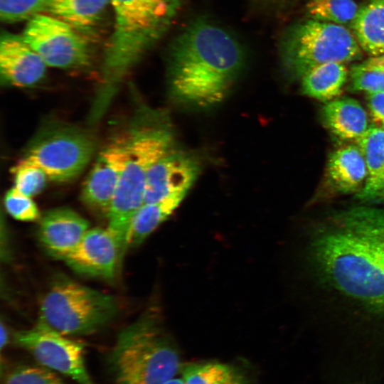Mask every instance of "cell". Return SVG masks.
Returning a JSON list of instances; mask_svg holds the SVG:
<instances>
[{"label":"cell","mask_w":384,"mask_h":384,"mask_svg":"<svg viewBox=\"0 0 384 384\" xmlns=\"http://www.w3.org/2000/svg\"><path fill=\"white\" fill-rule=\"evenodd\" d=\"M47 67L22 35L1 33L0 74L2 85L18 87L33 86L43 79Z\"/></svg>","instance_id":"obj_14"},{"label":"cell","mask_w":384,"mask_h":384,"mask_svg":"<svg viewBox=\"0 0 384 384\" xmlns=\"http://www.w3.org/2000/svg\"><path fill=\"white\" fill-rule=\"evenodd\" d=\"M348 73L344 63H329L316 66L300 78L302 92L318 100L329 102L341 95Z\"/></svg>","instance_id":"obj_21"},{"label":"cell","mask_w":384,"mask_h":384,"mask_svg":"<svg viewBox=\"0 0 384 384\" xmlns=\"http://www.w3.org/2000/svg\"><path fill=\"white\" fill-rule=\"evenodd\" d=\"M359 8L354 0H309L306 12L309 18L350 27Z\"/></svg>","instance_id":"obj_24"},{"label":"cell","mask_w":384,"mask_h":384,"mask_svg":"<svg viewBox=\"0 0 384 384\" xmlns=\"http://www.w3.org/2000/svg\"><path fill=\"white\" fill-rule=\"evenodd\" d=\"M109 4L110 0H50L46 13L63 20L91 39Z\"/></svg>","instance_id":"obj_19"},{"label":"cell","mask_w":384,"mask_h":384,"mask_svg":"<svg viewBox=\"0 0 384 384\" xmlns=\"http://www.w3.org/2000/svg\"><path fill=\"white\" fill-rule=\"evenodd\" d=\"M193 155L175 149L161 157L149 170L144 204L160 201L176 194H187L200 172Z\"/></svg>","instance_id":"obj_12"},{"label":"cell","mask_w":384,"mask_h":384,"mask_svg":"<svg viewBox=\"0 0 384 384\" xmlns=\"http://www.w3.org/2000/svg\"><path fill=\"white\" fill-rule=\"evenodd\" d=\"M322 115L328 129L342 140L356 142L370 127L366 110L353 98H336L327 102Z\"/></svg>","instance_id":"obj_18"},{"label":"cell","mask_w":384,"mask_h":384,"mask_svg":"<svg viewBox=\"0 0 384 384\" xmlns=\"http://www.w3.org/2000/svg\"><path fill=\"white\" fill-rule=\"evenodd\" d=\"M6 211L15 219L21 221H34L38 219L39 212L31 197L15 187L9 189L4 198Z\"/></svg>","instance_id":"obj_29"},{"label":"cell","mask_w":384,"mask_h":384,"mask_svg":"<svg viewBox=\"0 0 384 384\" xmlns=\"http://www.w3.org/2000/svg\"><path fill=\"white\" fill-rule=\"evenodd\" d=\"M22 36L47 66L74 69L90 63V39L48 13L36 14L27 21Z\"/></svg>","instance_id":"obj_9"},{"label":"cell","mask_w":384,"mask_h":384,"mask_svg":"<svg viewBox=\"0 0 384 384\" xmlns=\"http://www.w3.org/2000/svg\"><path fill=\"white\" fill-rule=\"evenodd\" d=\"M127 156L125 133L115 137L99 153L81 193L83 202L92 210L108 215Z\"/></svg>","instance_id":"obj_11"},{"label":"cell","mask_w":384,"mask_h":384,"mask_svg":"<svg viewBox=\"0 0 384 384\" xmlns=\"http://www.w3.org/2000/svg\"><path fill=\"white\" fill-rule=\"evenodd\" d=\"M120 258L110 231L94 228L88 230L79 244L61 260L78 274L111 279Z\"/></svg>","instance_id":"obj_13"},{"label":"cell","mask_w":384,"mask_h":384,"mask_svg":"<svg viewBox=\"0 0 384 384\" xmlns=\"http://www.w3.org/2000/svg\"><path fill=\"white\" fill-rule=\"evenodd\" d=\"M186 194H176L160 201L143 204L131 225L129 245L137 246L155 230L178 208Z\"/></svg>","instance_id":"obj_22"},{"label":"cell","mask_w":384,"mask_h":384,"mask_svg":"<svg viewBox=\"0 0 384 384\" xmlns=\"http://www.w3.org/2000/svg\"><path fill=\"white\" fill-rule=\"evenodd\" d=\"M238 40L221 26L198 20L185 28L170 52L171 96L186 106L210 108L227 96L245 64Z\"/></svg>","instance_id":"obj_2"},{"label":"cell","mask_w":384,"mask_h":384,"mask_svg":"<svg viewBox=\"0 0 384 384\" xmlns=\"http://www.w3.org/2000/svg\"><path fill=\"white\" fill-rule=\"evenodd\" d=\"M125 132L127 156L108 213V230L120 253L129 246L133 218L144 204L146 180L150 168L174 149L169 119L160 111L140 108Z\"/></svg>","instance_id":"obj_4"},{"label":"cell","mask_w":384,"mask_h":384,"mask_svg":"<svg viewBox=\"0 0 384 384\" xmlns=\"http://www.w3.org/2000/svg\"><path fill=\"white\" fill-rule=\"evenodd\" d=\"M14 187L23 194L31 197L39 193L45 187L48 178L39 167L18 163L13 169Z\"/></svg>","instance_id":"obj_28"},{"label":"cell","mask_w":384,"mask_h":384,"mask_svg":"<svg viewBox=\"0 0 384 384\" xmlns=\"http://www.w3.org/2000/svg\"><path fill=\"white\" fill-rule=\"evenodd\" d=\"M366 102L373 127L384 129V92L366 93Z\"/></svg>","instance_id":"obj_30"},{"label":"cell","mask_w":384,"mask_h":384,"mask_svg":"<svg viewBox=\"0 0 384 384\" xmlns=\"http://www.w3.org/2000/svg\"><path fill=\"white\" fill-rule=\"evenodd\" d=\"M310 253L324 282L384 316V208L356 206L337 213L316 230Z\"/></svg>","instance_id":"obj_1"},{"label":"cell","mask_w":384,"mask_h":384,"mask_svg":"<svg viewBox=\"0 0 384 384\" xmlns=\"http://www.w3.org/2000/svg\"><path fill=\"white\" fill-rule=\"evenodd\" d=\"M107 363L115 384H165L182 366L154 309L119 333Z\"/></svg>","instance_id":"obj_5"},{"label":"cell","mask_w":384,"mask_h":384,"mask_svg":"<svg viewBox=\"0 0 384 384\" xmlns=\"http://www.w3.org/2000/svg\"><path fill=\"white\" fill-rule=\"evenodd\" d=\"M356 144L367 167L366 181L356 196L366 203L384 205V129L370 127Z\"/></svg>","instance_id":"obj_17"},{"label":"cell","mask_w":384,"mask_h":384,"mask_svg":"<svg viewBox=\"0 0 384 384\" xmlns=\"http://www.w3.org/2000/svg\"><path fill=\"white\" fill-rule=\"evenodd\" d=\"M362 49L351 30L346 26L309 18L294 25L282 46L286 70L301 78L310 69L329 63L358 60Z\"/></svg>","instance_id":"obj_7"},{"label":"cell","mask_w":384,"mask_h":384,"mask_svg":"<svg viewBox=\"0 0 384 384\" xmlns=\"http://www.w3.org/2000/svg\"><path fill=\"white\" fill-rule=\"evenodd\" d=\"M40 321L63 335L92 334L117 312L114 297L67 278L57 279L43 297Z\"/></svg>","instance_id":"obj_6"},{"label":"cell","mask_w":384,"mask_h":384,"mask_svg":"<svg viewBox=\"0 0 384 384\" xmlns=\"http://www.w3.org/2000/svg\"><path fill=\"white\" fill-rule=\"evenodd\" d=\"M350 88L366 93L384 92V55L354 64L348 73Z\"/></svg>","instance_id":"obj_25"},{"label":"cell","mask_w":384,"mask_h":384,"mask_svg":"<svg viewBox=\"0 0 384 384\" xmlns=\"http://www.w3.org/2000/svg\"><path fill=\"white\" fill-rule=\"evenodd\" d=\"M88 227L87 221L73 210L56 208L41 217L38 237L51 256L62 259L79 244Z\"/></svg>","instance_id":"obj_15"},{"label":"cell","mask_w":384,"mask_h":384,"mask_svg":"<svg viewBox=\"0 0 384 384\" xmlns=\"http://www.w3.org/2000/svg\"><path fill=\"white\" fill-rule=\"evenodd\" d=\"M327 183L339 193H357L367 176L366 162L359 146L348 144L334 151L326 169Z\"/></svg>","instance_id":"obj_16"},{"label":"cell","mask_w":384,"mask_h":384,"mask_svg":"<svg viewBox=\"0 0 384 384\" xmlns=\"http://www.w3.org/2000/svg\"><path fill=\"white\" fill-rule=\"evenodd\" d=\"M63 335L39 320L33 327L15 333L14 341L41 366L78 384H94L86 368L83 344Z\"/></svg>","instance_id":"obj_10"},{"label":"cell","mask_w":384,"mask_h":384,"mask_svg":"<svg viewBox=\"0 0 384 384\" xmlns=\"http://www.w3.org/2000/svg\"><path fill=\"white\" fill-rule=\"evenodd\" d=\"M184 384H246L241 371L233 366L217 361L182 365L180 370Z\"/></svg>","instance_id":"obj_23"},{"label":"cell","mask_w":384,"mask_h":384,"mask_svg":"<svg viewBox=\"0 0 384 384\" xmlns=\"http://www.w3.org/2000/svg\"><path fill=\"white\" fill-rule=\"evenodd\" d=\"M2 384H65L49 368L43 366L20 364L6 372Z\"/></svg>","instance_id":"obj_26"},{"label":"cell","mask_w":384,"mask_h":384,"mask_svg":"<svg viewBox=\"0 0 384 384\" xmlns=\"http://www.w3.org/2000/svg\"><path fill=\"white\" fill-rule=\"evenodd\" d=\"M181 0H110L114 14L90 117L105 114L131 69L167 29Z\"/></svg>","instance_id":"obj_3"},{"label":"cell","mask_w":384,"mask_h":384,"mask_svg":"<svg viewBox=\"0 0 384 384\" xmlns=\"http://www.w3.org/2000/svg\"><path fill=\"white\" fill-rule=\"evenodd\" d=\"M9 334L4 324H1V349L2 350L8 343Z\"/></svg>","instance_id":"obj_31"},{"label":"cell","mask_w":384,"mask_h":384,"mask_svg":"<svg viewBox=\"0 0 384 384\" xmlns=\"http://www.w3.org/2000/svg\"><path fill=\"white\" fill-rule=\"evenodd\" d=\"M95 149L93 138L85 131L50 123L36 132L19 163L41 168L52 181L65 182L83 171Z\"/></svg>","instance_id":"obj_8"},{"label":"cell","mask_w":384,"mask_h":384,"mask_svg":"<svg viewBox=\"0 0 384 384\" xmlns=\"http://www.w3.org/2000/svg\"><path fill=\"white\" fill-rule=\"evenodd\" d=\"M50 0H0V17L5 23L28 21L41 13H46Z\"/></svg>","instance_id":"obj_27"},{"label":"cell","mask_w":384,"mask_h":384,"mask_svg":"<svg viewBox=\"0 0 384 384\" xmlns=\"http://www.w3.org/2000/svg\"><path fill=\"white\" fill-rule=\"evenodd\" d=\"M350 28L363 51L384 55V0H369L360 6Z\"/></svg>","instance_id":"obj_20"},{"label":"cell","mask_w":384,"mask_h":384,"mask_svg":"<svg viewBox=\"0 0 384 384\" xmlns=\"http://www.w3.org/2000/svg\"><path fill=\"white\" fill-rule=\"evenodd\" d=\"M165 384H184L182 379L181 378H174Z\"/></svg>","instance_id":"obj_32"},{"label":"cell","mask_w":384,"mask_h":384,"mask_svg":"<svg viewBox=\"0 0 384 384\" xmlns=\"http://www.w3.org/2000/svg\"><path fill=\"white\" fill-rule=\"evenodd\" d=\"M246 384H250V382H249V383H246Z\"/></svg>","instance_id":"obj_33"}]
</instances>
